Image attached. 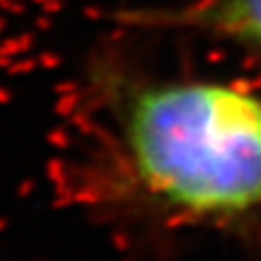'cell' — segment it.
I'll list each match as a JSON object with an SVG mask.
<instances>
[{
	"instance_id": "obj_1",
	"label": "cell",
	"mask_w": 261,
	"mask_h": 261,
	"mask_svg": "<svg viewBox=\"0 0 261 261\" xmlns=\"http://www.w3.org/2000/svg\"><path fill=\"white\" fill-rule=\"evenodd\" d=\"M79 105L70 194L89 218L144 238L261 224L259 89L102 48Z\"/></svg>"
},
{
	"instance_id": "obj_2",
	"label": "cell",
	"mask_w": 261,
	"mask_h": 261,
	"mask_svg": "<svg viewBox=\"0 0 261 261\" xmlns=\"http://www.w3.org/2000/svg\"><path fill=\"white\" fill-rule=\"evenodd\" d=\"M128 33L190 35L238 48L261 65V0H185L157 7H124L107 15Z\"/></svg>"
}]
</instances>
